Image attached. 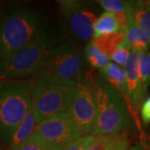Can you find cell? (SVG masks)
<instances>
[{"label":"cell","mask_w":150,"mask_h":150,"mask_svg":"<svg viewBox=\"0 0 150 150\" xmlns=\"http://www.w3.org/2000/svg\"><path fill=\"white\" fill-rule=\"evenodd\" d=\"M124 39L125 33L120 32L93 38L90 43H93L103 54L111 58L115 51L123 44Z\"/></svg>","instance_id":"cell-15"},{"label":"cell","mask_w":150,"mask_h":150,"mask_svg":"<svg viewBox=\"0 0 150 150\" xmlns=\"http://www.w3.org/2000/svg\"><path fill=\"white\" fill-rule=\"evenodd\" d=\"M100 75L108 83L120 93L127 101L128 88L124 68L123 69L114 63H110L105 68L100 69Z\"/></svg>","instance_id":"cell-13"},{"label":"cell","mask_w":150,"mask_h":150,"mask_svg":"<svg viewBox=\"0 0 150 150\" xmlns=\"http://www.w3.org/2000/svg\"><path fill=\"white\" fill-rule=\"evenodd\" d=\"M97 112L95 123L89 135L129 132L134 124L126 99L101 77L94 82Z\"/></svg>","instance_id":"cell-2"},{"label":"cell","mask_w":150,"mask_h":150,"mask_svg":"<svg viewBox=\"0 0 150 150\" xmlns=\"http://www.w3.org/2000/svg\"><path fill=\"white\" fill-rule=\"evenodd\" d=\"M58 3L75 37L84 42L93 39L98 18L85 3L78 0H61Z\"/></svg>","instance_id":"cell-9"},{"label":"cell","mask_w":150,"mask_h":150,"mask_svg":"<svg viewBox=\"0 0 150 150\" xmlns=\"http://www.w3.org/2000/svg\"><path fill=\"white\" fill-rule=\"evenodd\" d=\"M59 43V38L43 28L27 45L0 61V81L38 74L49 52Z\"/></svg>","instance_id":"cell-3"},{"label":"cell","mask_w":150,"mask_h":150,"mask_svg":"<svg viewBox=\"0 0 150 150\" xmlns=\"http://www.w3.org/2000/svg\"><path fill=\"white\" fill-rule=\"evenodd\" d=\"M120 32V28L116 19L115 13L105 12L97 20L93 38Z\"/></svg>","instance_id":"cell-16"},{"label":"cell","mask_w":150,"mask_h":150,"mask_svg":"<svg viewBox=\"0 0 150 150\" xmlns=\"http://www.w3.org/2000/svg\"><path fill=\"white\" fill-rule=\"evenodd\" d=\"M131 16L135 24L148 34L150 40V10L143 4L142 1H136Z\"/></svg>","instance_id":"cell-19"},{"label":"cell","mask_w":150,"mask_h":150,"mask_svg":"<svg viewBox=\"0 0 150 150\" xmlns=\"http://www.w3.org/2000/svg\"><path fill=\"white\" fill-rule=\"evenodd\" d=\"M129 150H149L148 148L143 143H139L134 147H131Z\"/></svg>","instance_id":"cell-25"},{"label":"cell","mask_w":150,"mask_h":150,"mask_svg":"<svg viewBox=\"0 0 150 150\" xmlns=\"http://www.w3.org/2000/svg\"><path fill=\"white\" fill-rule=\"evenodd\" d=\"M141 52L131 51L129 61L124 67L127 79V103L131 112L137 117L141 103V85L139 76V59Z\"/></svg>","instance_id":"cell-10"},{"label":"cell","mask_w":150,"mask_h":150,"mask_svg":"<svg viewBox=\"0 0 150 150\" xmlns=\"http://www.w3.org/2000/svg\"><path fill=\"white\" fill-rule=\"evenodd\" d=\"M34 133L42 137L48 144L63 146L84 136L68 112L44 119L38 124Z\"/></svg>","instance_id":"cell-8"},{"label":"cell","mask_w":150,"mask_h":150,"mask_svg":"<svg viewBox=\"0 0 150 150\" xmlns=\"http://www.w3.org/2000/svg\"><path fill=\"white\" fill-rule=\"evenodd\" d=\"M131 139L129 132L93 136L88 150H129Z\"/></svg>","instance_id":"cell-11"},{"label":"cell","mask_w":150,"mask_h":150,"mask_svg":"<svg viewBox=\"0 0 150 150\" xmlns=\"http://www.w3.org/2000/svg\"><path fill=\"white\" fill-rule=\"evenodd\" d=\"M94 82V77L89 73L77 82L74 101L67 111L79 125L84 136L89 135L96 119Z\"/></svg>","instance_id":"cell-7"},{"label":"cell","mask_w":150,"mask_h":150,"mask_svg":"<svg viewBox=\"0 0 150 150\" xmlns=\"http://www.w3.org/2000/svg\"><path fill=\"white\" fill-rule=\"evenodd\" d=\"M83 59L79 46L72 42L60 43L52 48L39 73L78 82L81 79Z\"/></svg>","instance_id":"cell-6"},{"label":"cell","mask_w":150,"mask_h":150,"mask_svg":"<svg viewBox=\"0 0 150 150\" xmlns=\"http://www.w3.org/2000/svg\"><path fill=\"white\" fill-rule=\"evenodd\" d=\"M93 136H83L74 142L67 144L64 150H88V146L91 143Z\"/></svg>","instance_id":"cell-23"},{"label":"cell","mask_w":150,"mask_h":150,"mask_svg":"<svg viewBox=\"0 0 150 150\" xmlns=\"http://www.w3.org/2000/svg\"><path fill=\"white\" fill-rule=\"evenodd\" d=\"M3 20H4V18H3V13H2V10H1V8H0V25H1V23H2Z\"/></svg>","instance_id":"cell-28"},{"label":"cell","mask_w":150,"mask_h":150,"mask_svg":"<svg viewBox=\"0 0 150 150\" xmlns=\"http://www.w3.org/2000/svg\"><path fill=\"white\" fill-rule=\"evenodd\" d=\"M33 79L0 81V142L8 144L11 137L33 106Z\"/></svg>","instance_id":"cell-1"},{"label":"cell","mask_w":150,"mask_h":150,"mask_svg":"<svg viewBox=\"0 0 150 150\" xmlns=\"http://www.w3.org/2000/svg\"><path fill=\"white\" fill-rule=\"evenodd\" d=\"M44 18L35 9L11 12L0 25V61L23 48L43 30Z\"/></svg>","instance_id":"cell-5"},{"label":"cell","mask_w":150,"mask_h":150,"mask_svg":"<svg viewBox=\"0 0 150 150\" xmlns=\"http://www.w3.org/2000/svg\"><path fill=\"white\" fill-rule=\"evenodd\" d=\"M139 76L141 85V103L146 99L150 85V51L141 54L139 59Z\"/></svg>","instance_id":"cell-17"},{"label":"cell","mask_w":150,"mask_h":150,"mask_svg":"<svg viewBox=\"0 0 150 150\" xmlns=\"http://www.w3.org/2000/svg\"><path fill=\"white\" fill-rule=\"evenodd\" d=\"M86 59L92 67L102 69L111 63V58L101 52L93 43H89L84 50Z\"/></svg>","instance_id":"cell-18"},{"label":"cell","mask_w":150,"mask_h":150,"mask_svg":"<svg viewBox=\"0 0 150 150\" xmlns=\"http://www.w3.org/2000/svg\"><path fill=\"white\" fill-rule=\"evenodd\" d=\"M77 82L49 74H40L35 83L33 111L38 124L46 118L66 112L71 107Z\"/></svg>","instance_id":"cell-4"},{"label":"cell","mask_w":150,"mask_h":150,"mask_svg":"<svg viewBox=\"0 0 150 150\" xmlns=\"http://www.w3.org/2000/svg\"><path fill=\"white\" fill-rule=\"evenodd\" d=\"M48 146V143L42 137L34 133L25 142L8 150H47Z\"/></svg>","instance_id":"cell-21"},{"label":"cell","mask_w":150,"mask_h":150,"mask_svg":"<svg viewBox=\"0 0 150 150\" xmlns=\"http://www.w3.org/2000/svg\"><path fill=\"white\" fill-rule=\"evenodd\" d=\"M0 150H3L2 149V148H1V146H0Z\"/></svg>","instance_id":"cell-29"},{"label":"cell","mask_w":150,"mask_h":150,"mask_svg":"<svg viewBox=\"0 0 150 150\" xmlns=\"http://www.w3.org/2000/svg\"><path fill=\"white\" fill-rule=\"evenodd\" d=\"M123 46L128 48L130 51L144 52L150 48V40L148 34L138 27L130 15V23L126 32Z\"/></svg>","instance_id":"cell-12"},{"label":"cell","mask_w":150,"mask_h":150,"mask_svg":"<svg viewBox=\"0 0 150 150\" xmlns=\"http://www.w3.org/2000/svg\"><path fill=\"white\" fill-rule=\"evenodd\" d=\"M106 12L109 13H124L131 14L136 5V1L126 0H98L96 1Z\"/></svg>","instance_id":"cell-20"},{"label":"cell","mask_w":150,"mask_h":150,"mask_svg":"<svg viewBox=\"0 0 150 150\" xmlns=\"http://www.w3.org/2000/svg\"><path fill=\"white\" fill-rule=\"evenodd\" d=\"M142 3H143V4L146 7V8H148L150 10V0H147V1H142Z\"/></svg>","instance_id":"cell-27"},{"label":"cell","mask_w":150,"mask_h":150,"mask_svg":"<svg viewBox=\"0 0 150 150\" xmlns=\"http://www.w3.org/2000/svg\"><path fill=\"white\" fill-rule=\"evenodd\" d=\"M38 123L36 121V117L33 111V104L30 108L27 116L23 119V121L18 126L15 133L13 134L9 141V149L18 146L23 142L28 140L33 134H34L35 129L37 128Z\"/></svg>","instance_id":"cell-14"},{"label":"cell","mask_w":150,"mask_h":150,"mask_svg":"<svg viewBox=\"0 0 150 150\" xmlns=\"http://www.w3.org/2000/svg\"><path fill=\"white\" fill-rule=\"evenodd\" d=\"M141 119L144 125L150 123V96L146 98L144 101L142 103L140 108Z\"/></svg>","instance_id":"cell-24"},{"label":"cell","mask_w":150,"mask_h":150,"mask_svg":"<svg viewBox=\"0 0 150 150\" xmlns=\"http://www.w3.org/2000/svg\"><path fill=\"white\" fill-rule=\"evenodd\" d=\"M130 53H131V51L129 50V48L121 45L115 51V53L112 54L111 59L119 67H121V68L125 67V65L127 64V63L129 61Z\"/></svg>","instance_id":"cell-22"},{"label":"cell","mask_w":150,"mask_h":150,"mask_svg":"<svg viewBox=\"0 0 150 150\" xmlns=\"http://www.w3.org/2000/svg\"><path fill=\"white\" fill-rule=\"evenodd\" d=\"M65 146L63 145H50L48 144L47 150H64Z\"/></svg>","instance_id":"cell-26"}]
</instances>
